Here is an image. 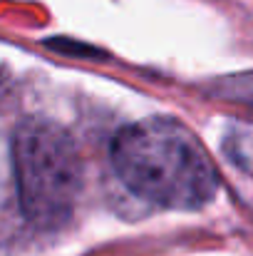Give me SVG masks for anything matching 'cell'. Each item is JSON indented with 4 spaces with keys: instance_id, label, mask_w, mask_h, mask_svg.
<instances>
[{
    "instance_id": "cell-1",
    "label": "cell",
    "mask_w": 253,
    "mask_h": 256,
    "mask_svg": "<svg viewBox=\"0 0 253 256\" xmlns=\"http://www.w3.org/2000/svg\"><path fill=\"white\" fill-rule=\"evenodd\" d=\"M112 167L129 192L162 209H201L219 189L216 167L199 137L169 117L119 130L112 140Z\"/></svg>"
},
{
    "instance_id": "cell-2",
    "label": "cell",
    "mask_w": 253,
    "mask_h": 256,
    "mask_svg": "<svg viewBox=\"0 0 253 256\" xmlns=\"http://www.w3.org/2000/svg\"><path fill=\"white\" fill-rule=\"evenodd\" d=\"M12 170L20 209L32 226L57 229L72 216L84 186V164L62 127L22 124L12 137Z\"/></svg>"
}]
</instances>
